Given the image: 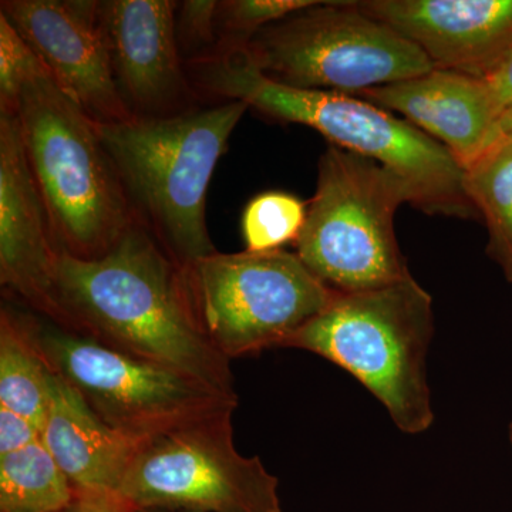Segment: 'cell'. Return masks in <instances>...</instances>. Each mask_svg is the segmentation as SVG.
Instances as JSON below:
<instances>
[{
    "label": "cell",
    "instance_id": "9a60e30c",
    "mask_svg": "<svg viewBox=\"0 0 512 512\" xmlns=\"http://www.w3.org/2000/svg\"><path fill=\"white\" fill-rule=\"evenodd\" d=\"M397 113L446 148L463 170L494 143L501 111L483 79L431 72L355 94Z\"/></svg>",
    "mask_w": 512,
    "mask_h": 512
},
{
    "label": "cell",
    "instance_id": "d6986e66",
    "mask_svg": "<svg viewBox=\"0 0 512 512\" xmlns=\"http://www.w3.org/2000/svg\"><path fill=\"white\" fill-rule=\"evenodd\" d=\"M464 187L487 225L488 254L512 282V143L495 144L466 168Z\"/></svg>",
    "mask_w": 512,
    "mask_h": 512
},
{
    "label": "cell",
    "instance_id": "484cf974",
    "mask_svg": "<svg viewBox=\"0 0 512 512\" xmlns=\"http://www.w3.org/2000/svg\"><path fill=\"white\" fill-rule=\"evenodd\" d=\"M501 113L512 107V50L503 62L483 79Z\"/></svg>",
    "mask_w": 512,
    "mask_h": 512
},
{
    "label": "cell",
    "instance_id": "8fae6325",
    "mask_svg": "<svg viewBox=\"0 0 512 512\" xmlns=\"http://www.w3.org/2000/svg\"><path fill=\"white\" fill-rule=\"evenodd\" d=\"M100 0H2L12 23L57 87L96 124L134 116L119 92L99 19Z\"/></svg>",
    "mask_w": 512,
    "mask_h": 512
},
{
    "label": "cell",
    "instance_id": "4fadbf2b",
    "mask_svg": "<svg viewBox=\"0 0 512 512\" xmlns=\"http://www.w3.org/2000/svg\"><path fill=\"white\" fill-rule=\"evenodd\" d=\"M60 255L18 116L0 111V282L49 322L69 329L57 288Z\"/></svg>",
    "mask_w": 512,
    "mask_h": 512
},
{
    "label": "cell",
    "instance_id": "ffe728a7",
    "mask_svg": "<svg viewBox=\"0 0 512 512\" xmlns=\"http://www.w3.org/2000/svg\"><path fill=\"white\" fill-rule=\"evenodd\" d=\"M308 217V202L285 191L256 195L244 208L241 218L245 251H279L296 244Z\"/></svg>",
    "mask_w": 512,
    "mask_h": 512
},
{
    "label": "cell",
    "instance_id": "e0dca14e",
    "mask_svg": "<svg viewBox=\"0 0 512 512\" xmlns=\"http://www.w3.org/2000/svg\"><path fill=\"white\" fill-rule=\"evenodd\" d=\"M52 367L37 346L32 316L3 306L0 315V406L45 426Z\"/></svg>",
    "mask_w": 512,
    "mask_h": 512
},
{
    "label": "cell",
    "instance_id": "5bb4252c",
    "mask_svg": "<svg viewBox=\"0 0 512 512\" xmlns=\"http://www.w3.org/2000/svg\"><path fill=\"white\" fill-rule=\"evenodd\" d=\"M434 69L485 79L512 50V0H360Z\"/></svg>",
    "mask_w": 512,
    "mask_h": 512
},
{
    "label": "cell",
    "instance_id": "9c48e42d",
    "mask_svg": "<svg viewBox=\"0 0 512 512\" xmlns=\"http://www.w3.org/2000/svg\"><path fill=\"white\" fill-rule=\"evenodd\" d=\"M32 329L53 372L72 384L101 420L140 443L237 409V394L170 367L128 356L52 322L32 318Z\"/></svg>",
    "mask_w": 512,
    "mask_h": 512
},
{
    "label": "cell",
    "instance_id": "5b68a950",
    "mask_svg": "<svg viewBox=\"0 0 512 512\" xmlns=\"http://www.w3.org/2000/svg\"><path fill=\"white\" fill-rule=\"evenodd\" d=\"M433 301L409 276L367 291L338 293L286 348L308 350L355 376L397 427L420 434L433 424L426 359Z\"/></svg>",
    "mask_w": 512,
    "mask_h": 512
},
{
    "label": "cell",
    "instance_id": "7a4b0ae2",
    "mask_svg": "<svg viewBox=\"0 0 512 512\" xmlns=\"http://www.w3.org/2000/svg\"><path fill=\"white\" fill-rule=\"evenodd\" d=\"M195 90L218 101H242L284 123L311 127L357 156L389 168L412 194L419 211L471 220L476 208L453 156L407 120L353 94L296 89L265 76L245 50L187 66Z\"/></svg>",
    "mask_w": 512,
    "mask_h": 512
},
{
    "label": "cell",
    "instance_id": "44dd1931",
    "mask_svg": "<svg viewBox=\"0 0 512 512\" xmlns=\"http://www.w3.org/2000/svg\"><path fill=\"white\" fill-rule=\"evenodd\" d=\"M318 0H222L217 9V56L241 52L261 30ZM210 60V59H208Z\"/></svg>",
    "mask_w": 512,
    "mask_h": 512
},
{
    "label": "cell",
    "instance_id": "ac0fdd59",
    "mask_svg": "<svg viewBox=\"0 0 512 512\" xmlns=\"http://www.w3.org/2000/svg\"><path fill=\"white\" fill-rule=\"evenodd\" d=\"M76 488L43 441L0 456V512H60Z\"/></svg>",
    "mask_w": 512,
    "mask_h": 512
},
{
    "label": "cell",
    "instance_id": "83f0119b",
    "mask_svg": "<svg viewBox=\"0 0 512 512\" xmlns=\"http://www.w3.org/2000/svg\"><path fill=\"white\" fill-rule=\"evenodd\" d=\"M134 512H180V511H161V510H136Z\"/></svg>",
    "mask_w": 512,
    "mask_h": 512
},
{
    "label": "cell",
    "instance_id": "8992f818",
    "mask_svg": "<svg viewBox=\"0 0 512 512\" xmlns=\"http://www.w3.org/2000/svg\"><path fill=\"white\" fill-rule=\"evenodd\" d=\"M412 204L402 178L370 158L329 146L296 255L338 293L367 291L409 278L394 229L397 208Z\"/></svg>",
    "mask_w": 512,
    "mask_h": 512
},
{
    "label": "cell",
    "instance_id": "30bf717a",
    "mask_svg": "<svg viewBox=\"0 0 512 512\" xmlns=\"http://www.w3.org/2000/svg\"><path fill=\"white\" fill-rule=\"evenodd\" d=\"M234 412L141 441L119 494L136 510L282 512L279 480L234 444Z\"/></svg>",
    "mask_w": 512,
    "mask_h": 512
},
{
    "label": "cell",
    "instance_id": "52a82bcc",
    "mask_svg": "<svg viewBox=\"0 0 512 512\" xmlns=\"http://www.w3.org/2000/svg\"><path fill=\"white\" fill-rule=\"evenodd\" d=\"M245 53L275 82L353 96L434 69L419 47L346 0H318L286 16Z\"/></svg>",
    "mask_w": 512,
    "mask_h": 512
},
{
    "label": "cell",
    "instance_id": "7402d4cb",
    "mask_svg": "<svg viewBox=\"0 0 512 512\" xmlns=\"http://www.w3.org/2000/svg\"><path fill=\"white\" fill-rule=\"evenodd\" d=\"M217 9L215 0L178 2L175 37L185 67L217 55Z\"/></svg>",
    "mask_w": 512,
    "mask_h": 512
},
{
    "label": "cell",
    "instance_id": "6da1fadb",
    "mask_svg": "<svg viewBox=\"0 0 512 512\" xmlns=\"http://www.w3.org/2000/svg\"><path fill=\"white\" fill-rule=\"evenodd\" d=\"M57 288L66 330L237 394L229 360L192 311L183 266L137 221L99 258L62 252Z\"/></svg>",
    "mask_w": 512,
    "mask_h": 512
},
{
    "label": "cell",
    "instance_id": "603a6c76",
    "mask_svg": "<svg viewBox=\"0 0 512 512\" xmlns=\"http://www.w3.org/2000/svg\"><path fill=\"white\" fill-rule=\"evenodd\" d=\"M42 67L28 42L0 15V111L15 113L23 83Z\"/></svg>",
    "mask_w": 512,
    "mask_h": 512
},
{
    "label": "cell",
    "instance_id": "d4e9b609",
    "mask_svg": "<svg viewBox=\"0 0 512 512\" xmlns=\"http://www.w3.org/2000/svg\"><path fill=\"white\" fill-rule=\"evenodd\" d=\"M136 508L120 494L76 490L73 503L60 512H134Z\"/></svg>",
    "mask_w": 512,
    "mask_h": 512
},
{
    "label": "cell",
    "instance_id": "3957f363",
    "mask_svg": "<svg viewBox=\"0 0 512 512\" xmlns=\"http://www.w3.org/2000/svg\"><path fill=\"white\" fill-rule=\"evenodd\" d=\"M248 109L218 101L175 116L97 124L134 220L181 266L218 252L205 217L208 188Z\"/></svg>",
    "mask_w": 512,
    "mask_h": 512
},
{
    "label": "cell",
    "instance_id": "ba28073f",
    "mask_svg": "<svg viewBox=\"0 0 512 512\" xmlns=\"http://www.w3.org/2000/svg\"><path fill=\"white\" fill-rule=\"evenodd\" d=\"M183 269L195 318L228 360L286 348L336 295L284 249L215 252Z\"/></svg>",
    "mask_w": 512,
    "mask_h": 512
},
{
    "label": "cell",
    "instance_id": "277c9868",
    "mask_svg": "<svg viewBox=\"0 0 512 512\" xmlns=\"http://www.w3.org/2000/svg\"><path fill=\"white\" fill-rule=\"evenodd\" d=\"M15 113L60 251L106 254L136 220L97 124L45 66L23 83Z\"/></svg>",
    "mask_w": 512,
    "mask_h": 512
},
{
    "label": "cell",
    "instance_id": "7c38bea8",
    "mask_svg": "<svg viewBox=\"0 0 512 512\" xmlns=\"http://www.w3.org/2000/svg\"><path fill=\"white\" fill-rule=\"evenodd\" d=\"M173 0H101L99 19L114 80L134 119L175 116L198 106L175 37Z\"/></svg>",
    "mask_w": 512,
    "mask_h": 512
},
{
    "label": "cell",
    "instance_id": "cb8c5ba5",
    "mask_svg": "<svg viewBox=\"0 0 512 512\" xmlns=\"http://www.w3.org/2000/svg\"><path fill=\"white\" fill-rule=\"evenodd\" d=\"M42 440V430L22 414L0 406V456L15 453Z\"/></svg>",
    "mask_w": 512,
    "mask_h": 512
},
{
    "label": "cell",
    "instance_id": "4316f807",
    "mask_svg": "<svg viewBox=\"0 0 512 512\" xmlns=\"http://www.w3.org/2000/svg\"><path fill=\"white\" fill-rule=\"evenodd\" d=\"M500 143H512V107L504 110L497 121L493 146Z\"/></svg>",
    "mask_w": 512,
    "mask_h": 512
},
{
    "label": "cell",
    "instance_id": "2e32d148",
    "mask_svg": "<svg viewBox=\"0 0 512 512\" xmlns=\"http://www.w3.org/2000/svg\"><path fill=\"white\" fill-rule=\"evenodd\" d=\"M42 441L76 490L116 494L140 446L101 420L56 372L50 377Z\"/></svg>",
    "mask_w": 512,
    "mask_h": 512
},
{
    "label": "cell",
    "instance_id": "f1b7e54d",
    "mask_svg": "<svg viewBox=\"0 0 512 512\" xmlns=\"http://www.w3.org/2000/svg\"><path fill=\"white\" fill-rule=\"evenodd\" d=\"M510 440H511V446H512V424H511V427H510Z\"/></svg>",
    "mask_w": 512,
    "mask_h": 512
}]
</instances>
